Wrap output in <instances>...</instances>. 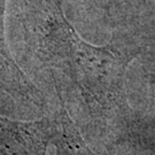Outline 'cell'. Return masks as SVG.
I'll list each match as a JSON object with an SVG mask.
<instances>
[{
    "label": "cell",
    "mask_w": 155,
    "mask_h": 155,
    "mask_svg": "<svg viewBox=\"0 0 155 155\" xmlns=\"http://www.w3.org/2000/svg\"><path fill=\"white\" fill-rule=\"evenodd\" d=\"M146 76H147V79L150 81L152 83L155 84V66L154 67H150V69L147 70V74H146Z\"/></svg>",
    "instance_id": "cell-3"
},
{
    "label": "cell",
    "mask_w": 155,
    "mask_h": 155,
    "mask_svg": "<svg viewBox=\"0 0 155 155\" xmlns=\"http://www.w3.org/2000/svg\"><path fill=\"white\" fill-rule=\"evenodd\" d=\"M48 12L36 50L39 60L70 78L92 113L107 115L123 107L125 72L143 50L117 40L105 46L89 44L78 36L56 2Z\"/></svg>",
    "instance_id": "cell-1"
},
{
    "label": "cell",
    "mask_w": 155,
    "mask_h": 155,
    "mask_svg": "<svg viewBox=\"0 0 155 155\" xmlns=\"http://www.w3.org/2000/svg\"><path fill=\"white\" fill-rule=\"evenodd\" d=\"M53 138V122L12 121L0 115V155H45Z\"/></svg>",
    "instance_id": "cell-2"
}]
</instances>
